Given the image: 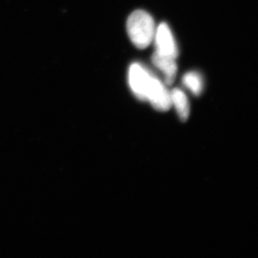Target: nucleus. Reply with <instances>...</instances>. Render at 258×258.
Masks as SVG:
<instances>
[{
    "mask_svg": "<svg viewBox=\"0 0 258 258\" xmlns=\"http://www.w3.org/2000/svg\"><path fill=\"white\" fill-rule=\"evenodd\" d=\"M127 32L129 38L137 48H147L155 35L154 19L144 10H136L127 20Z\"/></svg>",
    "mask_w": 258,
    "mask_h": 258,
    "instance_id": "1",
    "label": "nucleus"
},
{
    "mask_svg": "<svg viewBox=\"0 0 258 258\" xmlns=\"http://www.w3.org/2000/svg\"><path fill=\"white\" fill-rule=\"evenodd\" d=\"M147 101L155 109L166 111L171 108V92L168 91L164 83L153 74L152 81L147 93Z\"/></svg>",
    "mask_w": 258,
    "mask_h": 258,
    "instance_id": "3",
    "label": "nucleus"
},
{
    "mask_svg": "<svg viewBox=\"0 0 258 258\" xmlns=\"http://www.w3.org/2000/svg\"><path fill=\"white\" fill-rule=\"evenodd\" d=\"M152 60L153 64L164 74L166 84L169 86L172 84L177 72L176 58L171 56L162 55L155 51L153 54Z\"/></svg>",
    "mask_w": 258,
    "mask_h": 258,
    "instance_id": "5",
    "label": "nucleus"
},
{
    "mask_svg": "<svg viewBox=\"0 0 258 258\" xmlns=\"http://www.w3.org/2000/svg\"><path fill=\"white\" fill-rule=\"evenodd\" d=\"M154 40H155L156 52L176 59L177 45L167 24L161 23L156 29Z\"/></svg>",
    "mask_w": 258,
    "mask_h": 258,
    "instance_id": "4",
    "label": "nucleus"
},
{
    "mask_svg": "<svg viewBox=\"0 0 258 258\" xmlns=\"http://www.w3.org/2000/svg\"><path fill=\"white\" fill-rule=\"evenodd\" d=\"M171 105L175 107L180 119L185 121L189 115V103L187 96L179 88H174L171 92Z\"/></svg>",
    "mask_w": 258,
    "mask_h": 258,
    "instance_id": "6",
    "label": "nucleus"
},
{
    "mask_svg": "<svg viewBox=\"0 0 258 258\" xmlns=\"http://www.w3.org/2000/svg\"><path fill=\"white\" fill-rule=\"evenodd\" d=\"M182 81L184 86L195 96H199L203 92V79L198 73H187L183 77Z\"/></svg>",
    "mask_w": 258,
    "mask_h": 258,
    "instance_id": "7",
    "label": "nucleus"
},
{
    "mask_svg": "<svg viewBox=\"0 0 258 258\" xmlns=\"http://www.w3.org/2000/svg\"><path fill=\"white\" fill-rule=\"evenodd\" d=\"M153 74L139 63H134L129 68L128 83L132 92L141 101H147V93Z\"/></svg>",
    "mask_w": 258,
    "mask_h": 258,
    "instance_id": "2",
    "label": "nucleus"
}]
</instances>
